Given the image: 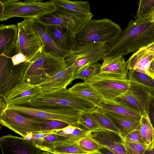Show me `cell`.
Masks as SVG:
<instances>
[{
	"mask_svg": "<svg viewBox=\"0 0 154 154\" xmlns=\"http://www.w3.org/2000/svg\"><path fill=\"white\" fill-rule=\"evenodd\" d=\"M79 124L89 131H96L100 128L90 112L81 111Z\"/></svg>",
	"mask_w": 154,
	"mask_h": 154,
	"instance_id": "cell-32",
	"label": "cell"
},
{
	"mask_svg": "<svg viewBox=\"0 0 154 154\" xmlns=\"http://www.w3.org/2000/svg\"><path fill=\"white\" fill-rule=\"evenodd\" d=\"M2 154H42V151L30 140L11 134L0 138Z\"/></svg>",
	"mask_w": 154,
	"mask_h": 154,
	"instance_id": "cell-14",
	"label": "cell"
},
{
	"mask_svg": "<svg viewBox=\"0 0 154 154\" xmlns=\"http://www.w3.org/2000/svg\"><path fill=\"white\" fill-rule=\"evenodd\" d=\"M78 143L80 147L87 153L98 151L100 146L90 136L82 138Z\"/></svg>",
	"mask_w": 154,
	"mask_h": 154,
	"instance_id": "cell-36",
	"label": "cell"
},
{
	"mask_svg": "<svg viewBox=\"0 0 154 154\" xmlns=\"http://www.w3.org/2000/svg\"><path fill=\"white\" fill-rule=\"evenodd\" d=\"M152 53H153V60H154V53L153 52H152Z\"/></svg>",
	"mask_w": 154,
	"mask_h": 154,
	"instance_id": "cell-52",
	"label": "cell"
},
{
	"mask_svg": "<svg viewBox=\"0 0 154 154\" xmlns=\"http://www.w3.org/2000/svg\"><path fill=\"white\" fill-rule=\"evenodd\" d=\"M148 75L154 79V60L152 61L150 64Z\"/></svg>",
	"mask_w": 154,
	"mask_h": 154,
	"instance_id": "cell-46",
	"label": "cell"
},
{
	"mask_svg": "<svg viewBox=\"0 0 154 154\" xmlns=\"http://www.w3.org/2000/svg\"><path fill=\"white\" fill-rule=\"evenodd\" d=\"M105 100L112 101L128 89L130 82L128 79L111 77L99 72L84 81Z\"/></svg>",
	"mask_w": 154,
	"mask_h": 154,
	"instance_id": "cell-11",
	"label": "cell"
},
{
	"mask_svg": "<svg viewBox=\"0 0 154 154\" xmlns=\"http://www.w3.org/2000/svg\"><path fill=\"white\" fill-rule=\"evenodd\" d=\"M98 151L100 152V154H116L108 149L101 146L99 148Z\"/></svg>",
	"mask_w": 154,
	"mask_h": 154,
	"instance_id": "cell-45",
	"label": "cell"
},
{
	"mask_svg": "<svg viewBox=\"0 0 154 154\" xmlns=\"http://www.w3.org/2000/svg\"><path fill=\"white\" fill-rule=\"evenodd\" d=\"M0 95L6 93L23 81L30 62L13 65L10 56L0 55Z\"/></svg>",
	"mask_w": 154,
	"mask_h": 154,
	"instance_id": "cell-12",
	"label": "cell"
},
{
	"mask_svg": "<svg viewBox=\"0 0 154 154\" xmlns=\"http://www.w3.org/2000/svg\"><path fill=\"white\" fill-rule=\"evenodd\" d=\"M42 154H52L48 152L44 151V152H42Z\"/></svg>",
	"mask_w": 154,
	"mask_h": 154,
	"instance_id": "cell-51",
	"label": "cell"
},
{
	"mask_svg": "<svg viewBox=\"0 0 154 154\" xmlns=\"http://www.w3.org/2000/svg\"><path fill=\"white\" fill-rule=\"evenodd\" d=\"M4 7L3 3L0 1V17H1L3 12Z\"/></svg>",
	"mask_w": 154,
	"mask_h": 154,
	"instance_id": "cell-49",
	"label": "cell"
},
{
	"mask_svg": "<svg viewBox=\"0 0 154 154\" xmlns=\"http://www.w3.org/2000/svg\"><path fill=\"white\" fill-rule=\"evenodd\" d=\"M154 7V0H140L136 19H146Z\"/></svg>",
	"mask_w": 154,
	"mask_h": 154,
	"instance_id": "cell-33",
	"label": "cell"
},
{
	"mask_svg": "<svg viewBox=\"0 0 154 154\" xmlns=\"http://www.w3.org/2000/svg\"><path fill=\"white\" fill-rule=\"evenodd\" d=\"M123 144L127 154H144L147 147L144 144L128 142L123 139Z\"/></svg>",
	"mask_w": 154,
	"mask_h": 154,
	"instance_id": "cell-38",
	"label": "cell"
},
{
	"mask_svg": "<svg viewBox=\"0 0 154 154\" xmlns=\"http://www.w3.org/2000/svg\"><path fill=\"white\" fill-rule=\"evenodd\" d=\"M152 94L154 96V93H152Z\"/></svg>",
	"mask_w": 154,
	"mask_h": 154,
	"instance_id": "cell-53",
	"label": "cell"
},
{
	"mask_svg": "<svg viewBox=\"0 0 154 154\" xmlns=\"http://www.w3.org/2000/svg\"><path fill=\"white\" fill-rule=\"evenodd\" d=\"M69 125L62 121L54 120L43 119L41 125V130L42 131L60 130L64 128Z\"/></svg>",
	"mask_w": 154,
	"mask_h": 154,
	"instance_id": "cell-35",
	"label": "cell"
},
{
	"mask_svg": "<svg viewBox=\"0 0 154 154\" xmlns=\"http://www.w3.org/2000/svg\"><path fill=\"white\" fill-rule=\"evenodd\" d=\"M122 31L120 26L110 20L92 19L76 35V45L94 42L107 43L112 41Z\"/></svg>",
	"mask_w": 154,
	"mask_h": 154,
	"instance_id": "cell-6",
	"label": "cell"
},
{
	"mask_svg": "<svg viewBox=\"0 0 154 154\" xmlns=\"http://www.w3.org/2000/svg\"><path fill=\"white\" fill-rule=\"evenodd\" d=\"M33 27L41 40L44 51L64 59L72 52V50L65 49L57 45L49 34L45 26L36 20L33 23Z\"/></svg>",
	"mask_w": 154,
	"mask_h": 154,
	"instance_id": "cell-19",
	"label": "cell"
},
{
	"mask_svg": "<svg viewBox=\"0 0 154 154\" xmlns=\"http://www.w3.org/2000/svg\"><path fill=\"white\" fill-rule=\"evenodd\" d=\"M97 108L140 121L142 116L132 108L113 101L104 100Z\"/></svg>",
	"mask_w": 154,
	"mask_h": 154,
	"instance_id": "cell-26",
	"label": "cell"
},
{
	"mask_svg": "<svg viewBox=\"0 0 154 154\" xmlns=\"http://www.w3.org/2000/svg\"><path fill=\"white\" fill-rule=\"evenodd\" d=\"M146 19L154 21V7Z\"/></svg>",
	"mask_w": 154,
	"mask_h": 154,
	"instance_id": "cell-47",
	"label": "cell"
},
{
	"mask_svg": "<svg viewBox=\"0 0 154 154\" xmlns=\"http://www.w3.org/2000/svg\"><path fill=\"white\" fill-rule=\"evenodd\" d=\"M51 153L52 154H100V152L98 151H97L96 152L90 153H84V154H69V153H58V152H49Z\"/></svg>",
	"mask_w": 154,
	"mask_h": 154,
	"instance_id": "cell-48",
	"label": "cell"
},
{
	"mask_svg": "<svg viewBox=\"0 0 154 154\" xmlns=\"http://www.w3.org/2000/svg\"><path fill=\"white\" fill-rule=\"evenodd\" d=\"M75 73L73 66L71 65L37 85L43 92L66 88L74 80Z\"/></svg>",
	"mask_w": 154,
	"mask_h": 154,
	"instance_id": "cell-18",
	"label": "cell"
},
{
	"mask_svg": "<svg viewBox=\"0 0 154 154\" xmlns=\"http://www.w3.org/2000/svg\"><path fill=\"white\" fill-rule=\"evenodd\" d=\"M35 18L26 19L17 23L18 35L14 50L23 54L30 62L43 50L41 40L33 27Z\"/></svg>",
	"mask_w": 154,
	"mask_h": 154,
	"instance_id": "cell-7",
	"label": "cell"
},
{
	"mask_svg": "<svg viewBox=\"0 0 154 154\" xmlns=\"http://www.w3.org/2000/svg\"><path fill=\"white\" fill-rule=\"evenodd\" d=\"M99 109L112 120L119 130L120 134L123 138H125L130 133L136 130L140 125V121L130 119L112 112Z\"/></svg>",
	"mask_w": 154,
	"mask_h": 154,
	"instance_id": "cell-23",
	"label": "cell"
},
{
	"mask_svg": "<svg viewBox=\"0 0 154 154\" xmlns=\"http://www.w3.org/2000/svg\"><path fill=\"white\" fill-rule=\"evenodd\" d=\"M101 64L99 73L111 77L128 79L129 70L123 56L105 58Z\"/></svg>",
	"mask_w": 154,
	"mask_h": 154,
	"instance_id": "cell-17",
	"label": "cell"
},
{
	"mask_svg": "<svg viewBox=\"0 0 154 154\" xmlns=\"http://www.w3.org/2000/svg\"><path fill=\"white\" fill-rule=\"evenodd\" d=\"M106 48L104 42L86 43L75 46L64 59L68 67L72 65L75 72L85 66L103 60Z\"/></svg>",
	"mask_w": 154,
	"mask_h": 154,
	"instance_id": "cell-8",
	"label": "cell"
},
{
	"mask_svg": "<svg viewBox=\"0 0 154 154\" xmlns=\"http://www.w3.org/2000/svg\"><path fill=\"white\" fill-rule=\"evenodd\" d=\"M90 132L80 124L69 125L60 129L57 132L59 135V140L51 150L64 145L78 142L82 138L89 137Z\"/></svg>",
	"mask_w": 154,
	"mask_h": 154,
	"instance_id": "cell-20",
	"label": "cell"
},
{
	"mask_svg": "<svg viewBox=\"0 0 154 154\" xmlns=\"http://www.w3.org/2000/svg\"><path fill=\"white\" fill-rule=\"evenodd\" d=\"M89 136L101 146L116 154H127L123 139L119 133L102 129L90 132Z\"/></svg>",
	"mask_w": 154,
	"mask_h": 154,
	"instance_id": "cell-16",
	"label": "cell"
},
{
	"mask_svg": "<svg viewBox=\"0 0 154 154\" xmlns=\"http://www.w3.org/2000/svg\"><path fill=\"white\" fill-rule=\"evenodd\" d=\"M59 130L48 131L44 132L34 134H29L23 137L25 139L31 141L35 146L40 142L45 137L51 134L57 132Z\"/></svg>",
	"mask_w": 154,
	"mask_h": 154,
	"instance_id": "cell-39",
	"label": "cell"
},
{
	"mask_svg": "<svg viewBox=\"0 0 154 154\" xmlns=\"http://www.w3.org/2000/svg\"><path fill=\"white\" fill-rule=\"evenodd\" d=\"M123 139L130 142L138 144H144L141 139L140 133L137 129L132 132L125 138Z\"/></svg>",
	"mask_w": 154,
	"mask_h": 154,
	"instance_id": "cell-40",
	"label": "cell"
},
{
	"mask_svg": "<svg viewBox=\"0 0 154 154\" xmlns=\"http://www.w3.org/2000/svg\"><path fill=\"white\" fill-rule=\"evenodd\" d=\"M101 129L113 131L120 134L119 131L111 118L97 108L90 112Z\"/></svg>",
	"mask_w": 154,
	"mask_h": 154,
	"instance_id": "cell-29",
	"label": "cell"
},
{
	"mask_svg": "<svg viewBox=\"0 0 154 154\" xmlns=\"http://www.w3.org/2000/svg\"><path fill=\"white\" fill-rule=\"evenodd\" d=\"M57 132L47 136L35 146L42 151L47 152L51 151L53 148L55 143L59 140V135Z\"/></svg>",
	"mask_w": 154,
	"mask_h": 154,
	"instance_id": "cell-34",
	"label": "cell"
},
{
	"mask_svg": "<svg viewBox=\"0 0 154 154\" xmlns=\"http://www.w3.org/2000/svg\"><path fill=\"white\" fill-rule=\"evenodd\" d=\"M128 79L130 81L142 85L154 93V79L147 74L133 70H129Z\"/></svg>",
	"mask_w": 154,
	"mask_h": 154,
	"instance_id": "cell-30",
	"label": "cell"
},
{
	"mask_svg": "<svg viewBox=\"0 0 154 154\" xmlns=\"http://www.w3.org/2000/svg\"><path fill=\"white\" fill-rule=\"evenodd\" d=\"M153 60L152 52L134 53L126 61L129 70H133L148 75L150 64Z\"/></svg>",
	"mask_w": 154,
	"mask_h": 154,
	"instance_id": "cell-24",
	"label": "cell"
},
{
	"mask_svg": "<svg viewBox=\"0 0 154 154\" xmlns=\"http://www.w3.org/2000/svg\"><path fill=\"white\" fill-rule=\"evenodd\" d=\"M17 25H0V54L10 56L13 51L17 40Z\"/></svg>",
	"mask_w": 154,
	"mask_h": 154,
	"instance_id": "cell-22",
	"label": "cell"
},
{
	"mask_svg": "<svg viewBox=\"0 0 154 154\" xmlns=\"http://www.w3.org/2000/svg\"><path fill=\"white\" fill-rule=\"evenodd\" d=\"M42 92L37 85H32L23 80L7 92L3 97L8 106L24 105L30 99Z\"/></svg>",
	"mask_w": 154,
	"mask_h": 154,
	"instance_id": "cell-15",
	"label": "cell"
},
{
	"mask_svg": "<svg viewBox=\"0 0 154 154\" xmlns=\"http://www.w3.org/2000/svg\"><path fill=\"white\" fill-rule=\"evenodd\" d=\"M140 125L137 129L144 144L147 149H152L154 147V128L147 114L142 115Z\"/></svg>",
	"mask_w": 154,
	"mask_h": 154,
	"instance_id": "cell-28",
	"label": "cell"
},
{
	"mask_svg": "<svg viewBox=\"0 0 154 154\" xmlns=\"http://www.w3.org/2000/svg\"><path fill=\"white\" fill-rule=\"evenodd\" d=\"M67 67L64 58L43 50L30 63L23 80L38 85Z\"/></svg>",
	"mask_w": 154,
	"mask_h": 154,
	"instance_id": "cell-2",
	"label": "cell"
},
{
	"mask_svg": "<svg viewBox=\"0 0 154 154\" xmlns=\"http://www.w3.org/2000/svg\"><path fill=\"white\" fill-rule=\"evenodd\" d=\"M0 1L4 7L3 12L0 17L1 21L13 17L36 19L57 9L52 0L43 2L40 0H1Z\"/></svg>",
	"mask_w": 154,
	"mask_h": 154,
	"instance_id": "cell-4",
	"label": "cell"
},
{
	"mask_svg": "<svg viewBox=\"0 0 154 154\" xmlns=\"http://www.w3.org/2000/svg\"><path fill=\"white\" fill-rule=\"evenodd\" d=\"M68 90L71 92L89 101L97 108L104 100L97 92L84 82L75 84Z\"/></svg>",
	"mask_w": 154,
	"mask_h": 154,
	"instance_id": "cell-25",
	"label": "cell"
},
{
	"mask_svg": "<svg viewBox=\"0 0 154 154\" xmlns=\"http://www.w3.org/2000/svg\"><path fill=\"white\" fill-rule=\"evenodd\" d=\"M26 105L68 107L86 112H90L97 108L89 101L66 88L43 91L41 94L30 99Z\"/></svg>",
	"mask_w": 154,
	"mask_h": 154,
	"instance_id": "cell-3",
	"label": "cell"
},
{
	"mask_svg": "<svg viewBox=\"0 0 154 154\" xmlns=\"http://www.w3.org/2000/svg\"><path fill=\"white\" fill-rule=\"evenodd\" d=\"M0 113L3 112L7 108L8 105L4 98L0 97Z\"/></svg>",
	"mask_w": 154,
	"mask_h": 154,
	"instance_id": "cell-44",
	"label": "cell"
},
{
	"mask_svg": "<svg viewBox=\"0 0 154 154\" xmlns=\"http://www.w3.org/2000/svg\"><path fill=\"white\" fill-rule=\"evenodd\" d=\"M9 56L10 57L13 64L14 66L26 62H29L23 54L21 53H16L14 49L12 54Z\"/></svg>",
	"mask_w": 154,
	"mask_h": 154,
	"instance_id": "cell-41",
	"label": "cell"
},
{
	"mask_svg": "<svg viewBox=\"0 0 154 154\" xmlns=\"http://www.w3.org/2000/svg\"><path fill=\"white\" fill-rule=\"evenodd\" d=\"M7 108L30 117L59 120L71 125L79 124L81 111L69 107L14 105L8 106Z\"/></svg>",
	"mask_w": 154,
	"mask_h": 154,
	"instance_id": "cell-5",
	"label": "cell"
},
{
	"mask_svg": "<svg viewBox=\"0 0 154 154\" xmlns=\"http://www.w3.org/2000/svg\"><path fill=\"white\" fill-rule=\"evenodd\" d=\"M57 9L77 14L91 13L90 4L88 1L51 0Z\"/></svg>",
	"mask_w": 154,
	"mask_h": 154,
	"instance_id": "cell-27",
	"label": "cell"
},
{
	"mask_svg": "<svg viewBox=\"0 0 154 154\" xmlns=\"http://www.w3.org/2000/svg\"><path fill=\"white\" fill-rule=\"evenodd\" d=\"M144 154H154V147L151 150H146Z\"/></svg>",
	"mask_w": 154,
	"mask_h": 154,
	"instance_id": "cell-50",
	"label": "cell"
},
{
	"mask_svg": "<svg viewBox=\"0 0 154 154\" xmlns=\"http://www.w3.org/2000/svg\"><path fill=\"white\" fill-rule=\"evenodd\" d=\"M43 120L36 118L25 116L15 110L7 108L0 113V124L23 137L29 134L46 131L41 130Z\"/></svg>",
	"mask_w": 154,
	"mask_h": 154,
	"instance_id": "cell-10",
	"label": "cell"
},
{
	"mask_svg": "<svg viewBox=\"0 0 154 154\" xmlns=\"http://www.w3.org/2000/svg\"><path fill=\"white\" fill-rule=\"evenodd\" d=\"M101 66V64L97 63L83 67L75 72L74 79H81L84 81L99 73Z\"/></svg>",
	"mask_w": 154,
	"mask_h": 154,
	"instance_id": "cell-31",
	"label": "cell"
},
{
	"mask_svg": "<svg viewBox=\"0 0 154 154\" xmlns=\"http://www.w3.org/2000/svg\"><path fill=\"white\" fill-rule=\"evenodd\" d=\"M69 154L87 153L79 145L78 142L64 145L49 152Z\"/></svg>",
	"mask_w": 154,
	"mask_h": 154,
	"instance_id": "cell-37",
	"label": "cell"
},
{
	"mask_svg": "<svg viewBox=\"0 0 154 154\" xmlns=\"http://www.w3.org/2000/svg\"><path fill=\"white\" fill-rule=\"evenodd\" d=\"M147 113L154 128V96L152 93L148 103Z\"/></svg>",
	"mask_w": 154,
	"mask_h": 154,
	"instance_id": "cell-42",
	"label": "cell"
},
{
	"mask_svg": "<svg viewBox=\"0 0 154 154\" xmlns=\"http://www.w3.org/2000/svg\"><path fill=\"white\" fill-rule=\"evenodd\" d=\"M151 94L144 87L130 82L127 90L112 101L127 106L142 116L147 114L148 105Z\"/></svg>",
	"mask_w": 154,
	"mask_h": 154,
	"instance_id": "cell-13",
	"label": "cell"
},
{
	"mask_svg": "<svg viewBox=\"0 0 154 154\" xmlns=\"http://www.w3.org/2000/svg\"><path fill=\"white\" fill-rule=\"evenodd\" d=\"M44 26L51 38L58 46L68 50H72L75 48V36L69 30L57 26Z\"/></svg>",
	"mask_w": 154,
	"mask_h": 154,
	"instance_id": "cell-21",
	"label": "cell"
},
{
	"mask_svg": "<svg viewBox=\"0 0 154 154\" xmlns=\"http://www.w3.org/2000/svg\"><path fill=\"white\" fill-rule=\"evenodd\" d=\"M154 42V21L145 18L132 19L126 28L112 41L106 43L105 58L135 53Z\"/></svg>",
	"mask_w": 154,
	"mask_h": 154,
	"instance_id": "cell-1",
	"label": "cell"
},
{
	"mask_svg": "<svg viewBox=\"0 0 154 154\" xmlns=\"http://www.w3.org/2000/svg\"><path fill=\"white\" fill-rule=\"evenodd\" d=\"M138 51L143 52H151L154 53V42L141 48Z\"/></svg>",
	"mask_w": 154,
	"mask_h": 154,
	"instance_id": "cell-43",
	"label": "cell"
},
{
	"mask_svg": "<svg viewBox=\"0 0 154 154\" xmlns=\"http://www.w3.org/2000/svg\"><path fill=\"white\" fill-rule=\"evenodd\" d=\"M91 12L87 14H77L57 9L50 14L36 19L43 25H55L69 30L76 37L84 26L92 20Z\"/></svg>",
	"mask_w": 154,
	"mask_h": 154,
	"instance_id": "cell-9",
	"label": "cell"
}]
</instances>
